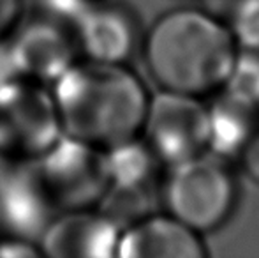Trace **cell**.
<instances>
[{
    "instance_id": "obj_3",
    "label": "cell",
    "mask_w": 259,
    "mask_h": 258,
    "mask_svg": "<svg viewBox=\"0 0 259 258\" xmlns=\"http://www.w3.org/2000/svg\"><path fill=\"white\" fill-rule=\"evenodd\" d=\"M62 134L52 87L14 78L0 89V161H34Z\"/></svg>"
},
{
    "instance_id": "obj_19",
    "label": "cell",
    "mask_w": 259,
    "mask_h": 258,
    "mask_svg": "<svg viewBox=\"0 0 259 258\" xmlns=\"http://www.w3.org/2000/svg\"><path fill=\"white\" fill-rule=\"evenodd\" d=\"M23 20V0H0V41L11 38Z\"/></svg>"
},
{
    "instance_id": "obj_7",
    "label": "cell",
    "mask_w": 259,
    "mask_h": 258,
    "mask_svg": "<svg viewBox=\"0 0 259 258\" xmlns=\"http://www.w3.org/2000/svg\"><path fill=\"white\" fill-rule=\"evenodd\" d=\"M7 43L18 78L46 87L81 59L74 30L45 14L21 20Z\"/></svg>"
},
{
    "instance_id": "obj_23",
    "label": "cell",
    "mask_w": 259,
    "mask_h": 258,
    "mask_svg": "<svg viewBox=\"0 0 259 258\" xmlns=\"http://www.w3.org/2000/svg\"><path fill=\"white\" fill-rule=\"evenodd\" d=\"M89 2H94V0H89Z\"/></svg>"
},
{
    "instance_id": "obj_11",
    "label": "cell",
    "mask_w": 259,
    "mask_h": 258,
    "mask_svg": "<svg viewBox=\"0 0 259 258\" xmlns=\"http://www.w3.org/2000/svg\"><path fill=\"white\" fill-rule=\"evenodd\" d=\"M201 234L167 214H148L120 232V258H203Z\"/></svg>"
},
{
    "instance_id": "obj_13",
    "label": "cell",
    "mask_w": 259,
    "mask_h": 258,
    "mask_svg": "<svg viewBox=\"0 0 259 258\" xmlns=\"http://www.w3.org/2000/svg\"><path fill=\"white\" fill-rule=\"evenodd\" d=\"M106 172L109 184H123V186H136L147 184L154 173L157 158L147 141L140 134L104 151Z\"/></svg>"
},
{
    "instance_id": "obj_9",
    "label": "cell",
    "mask_w": 259,
    "mask_h": 258,
    "mask_svg": "<svg viewBox=\"0 0 259 258\" xmlns=\"http://www.w3.org/2000/svg\"><path fill=\"white\" fill-rule=\"evenodd\" d=\"M72 30L79 57L104 64H125L140 38L133 11L113 0L89 2Z\"/></svg>"
},
{
    "instance_id": "obj_2",
    "label": "cell",
    "mask_w": 259,
    "mask_h": 258,
    "mask_svg": "<svg viewBox=\"0 0 259 258\" xmlns=\"http://www.w3.org/2000/svg\"><path fill=\"white\" fill-rule=\"evenodd\" d=\"M236 53L228 23L205 9L164 14L145 41V62L160 90L196 97L224 87Z\"/></svg>"
},
{
    "instance_id": "obj_21",
    "label": "cell",
    "mask_w": 259,
    "mask_h": 258,
    "mask_svg": "<svg viewBox=\"0 0 259 258\" xmlns=\"http://www.w3.org/2000/svg\"><path fill=\"white\" fill-rule=\"evenodd\" d=\"M245 0H201L203 9L206 13L213 14L215 18L222 20L224 23H228L229 18L233 16L236 9H238Z\"/></svg>"
},
{
    "instance_id": "obj_10",
    "label": "cell",
    "mask_w": 259,
    "mask_h": 258,
    "mask_svg": "<svg viewBox=\"0 0 259 258\" xmlns=\"http://www.w3.org/2000/svg\"><path fill=\"white\" fill-rule=\"evenodd\" d=\"M120 228L97 207L58 212L39 237L42 255L55 258L116 256Z\"/></svg>"
},
{
    "instance_id": "obj_22",
    "label": "cell",
    "mask_w": 259,
    "mask_h": 258,
    "mask_svg": "<svg viewBox=\"0 0 259 258\" xmlns=\"http://www.w3.org/2000/svg\"><path fill=\"white\" fill-rule=\"evenodd\" d=\"M14 78H18V76L14 71L13 59H11L9 43L6 39V41H0V89Z\"/></svg>"
},
{
    "instance_id": "obj_5",
    "label": "cell",
    "mask_w": 259,
    "mask_h": 258,
    "mask_svg": "<svg viewBox=\"0 0 259 258\" xmlns=\"http://www.w3.org/2000/svg\"><path fill=\"white\" fill-rule=\"evenodd\" d=\"M34 166L57 214L92 209L109 186L104 151L65 134L34 159Z\"/></svg>"
},
{
    "instance_id": "obj_14",
    "label": "cell",
    "mask_w": 259,
    "mask_h": 258,
    "mask_svg": "<svg viewBox=\"0 0 259 258\" xmlns=\"http://www.w3.org/2000/svg\"><path fill=\"white\" fill-rule=\"evenodd\" d=\"M96 207L123 230L152 214V196L147 184H109Z\"/></svg>"
},
{
    "instance_id": "obj_4",
    "label": "cell",
    "mask_w": 259,
    "mask_h": 258,
    "mask_svg": "<svg viewBox=\"0 0 259 258\" xmlns=\"http://www.w3.org/2000/svg\"><path fill=\"white\" fill-rule=\"evenodd\" d=\"M164 202L171 216L198 234H206L229 219L236 203V184L221 161L201 154L171 166Z\"/></svg>"
},
{
    "instance_id": "obj_1",
    "label": "cell",
    "mask_w": 259,
    "mask_h": 258,
    "mask_svg": "<svg viewBox=\"0 0 259 258\" xmlns=\"http://www.w3.org/2000/svg\"><path fill=\"white\" fill-rule=\"evenodd\" d=\"M62 133L101 151L141 133L148 97L125 64L79 59L52 85Z\"/></svg>"
},
{
    "instance_id": "obj_15",
    "label": "cell",
    "mask_w": 259,
    "mask_h": 258,
    "mask_svg": "<svg viewBox=\"0 0 259 258\" xmlns=\"http://www.w3.org/2000/svg\"><path fill=\"white\" fill-rule=\"evenodd\" d=\"M222 89L259 110V50H238Z\"/></svg>"
},
{
    "instance_id": "obj_6",
    "label": "cell",
    "mask_w": 259,
    "mask_h": 258,
    "mask_svg": "<svg viewBox=\"0 0 259 258\" xmlns=\"http://www.w3.org/2000/svg\"><path fill=\"white\" fill-rule=\"evenodd\" d=\"M141 133L157 161L177 166L208 149V106L196 96L160 90L148 101Z\"/></svg>"
},
{
    "instance_id": "obj_16",
    "label": "cell",
    "mask_w": 259,
    "mask_h": 258,
    "mask_svg": "<svg viewBox=\"0 0 259 258\" xmlns=\"http://www.w3.org/2000/svg\"><path fill=\"white\" fill-rule=\"evenodd\" d=\"M228 27L238 46L259 50V0H245L229 18Z\"/></svg>"
},
{
    "instance_id": "obj_8",
    "label": "cell",
    "mask_w": 259,
    "mask_h": 258,
    "mask_svg": "<svg viewBox=\"0 0 259 258\" xmlns=\"http://www.w3.org/2000/svg\"><path fill=\"white\" fill-rule=\"evenodd\" d=\"M57 216L34 161H0V227L4 235L39 242Z\"/></svg>"
},
{
    "instance_id": "obj_20",
    "label": "cell",
    "mask_w": 259,
    "mask_h": 258,
    "mask_svg": "<svg viewBox=\"0 0 259 258\" xmlns=\"http://www.w3.org/2000/svg\"><path fill=\"white\" fill-rule=\"evenodd\" d=\"M240 159H242V166L247 175L254 182H259V129L240 152Z\"/></svg>"
},
{
    "instance_id": "obj_17",
    "label": "cell",
    "mask_w": 259,
    "mask_h": 258,
    "mask_svg": "<svg viewBox=\"0 0 259 258\" xmlns=\"http://www.w3.org/2000/svg\"><path fill=\"white\" fill-rule=\"evenodd\" d=\"M37 6L39 14H45L52 20L74 28L76 21L89 6V0H37Z\"/></svg>"
},
{
    "instance_id": "obj_18",
    "label": "cell",
    "mask_w": 259,
    "mask_h": 258,
    "mask_svg": "<svg viewBox=\"0 0 259 258\" xmlns=\"http://www.w3.org/2000/svg\"><path fill=\"white\" fill-rule=\"evenodd\" d=\"M42 251L35 241L4 235L0 239V258H30L41 256Z\"/></svg>"
},
{
    "instance_id": "obj_12",
    "label": "cell",
    "mask_w": 259,
    "mask_h": 258,
    "mask_svg": "<svg viewBox=\"0 0 259 258\" xmlns=\"http://www.w3.org/2000/svg\"><path fill=\"white\" fill-rule=\"evenodd\" d=\"M257 108L224 90L208 106V149L215 156H240L257 131Z\"/></svg>"
}]
</instances>
